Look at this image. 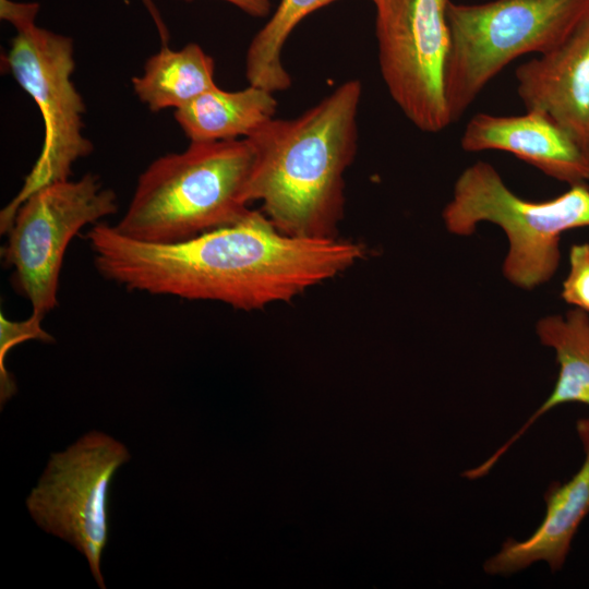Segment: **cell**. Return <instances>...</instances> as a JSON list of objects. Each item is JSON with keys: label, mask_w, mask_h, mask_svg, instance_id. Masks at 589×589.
Instances as JSON below:
<instances>
[{"label": "cell", "mask_w": 589, "mask_h": 589, "mask_svg": "<svg viewBox=\"0 0 589 589\" xmlns=\"http://www.w3.org/2000/svg\"><path fill=\"white\" fill-rule=\"evenodd\" d=\"M86 238L97 272L128 290L244 311L289 302L365 253L352 241L284 233L252 209L231 225L177 243L133 240L103 221Z\"/></svg>", "instance_id": "cell-1"}, {"label": "cell", "mask_w": 589, "mask_h": 589, "mask_svg": "<svg viewBox=\"0 0 589 589\" xmlns=\"http://www.w3.org/2000/svg\"><path fill=\"white\" fill-rule=\"evenodd\" d=\"M360 81L339 85L315 106L291 119L272 118L249 137L254 161L250 203L281 232L337 238L345 208V172L358 146Z\"/></svg>", "instance_id": "cell-2"}, {"label": "cell", "mask_w": 589, "mask_h": 589, "mask_svg": "<svg viewBox=\"0 0 589 589\" xmlns=\"http://www.w3.org/2000/svg\"><path fill=\"white\" fill-rule=\"evenodd\" d=\"M254 148L247 139L190 142L140 175L115 229L147 243H177L244 217Z\"/></svg>", "instance_id": "cell-3"}, {"label": "cell", "mask_w": 589, "mask_h": 589, "mask_svg": "<svg viewBox=\"0 0 589 589\" xmlns=\"http://www.w3.org/2000/svg\"><path fill=\"white\" fill-rule=\"evenodd\" d=\"M443 220L457 236L472 235L481 221L500 226L509 242L504 276L517 287L532 289L558 268L562 235L589 227V185H572L546 201H527L508 189L491 164L478 160L456 180Z\"/></svg>", "instance_id": "cell-4"}, {"label": "cell", "mask_w": 589, "mask_h": 589, "mask_svg": "<svg viewBox=\"0 0 589 589\" xmlns=\"http://www.w3.org/2000/svg\"><path fill=\"white\" fill-rule=\"evenodd\" d=\"M588 5L589 0L450 1L445 96L452 121H457L512 61L560 45Z\"/></svg>", "instance_id": "cell-5"}, {"label": "cell", "mask_w": 589, "mask_h": 589, "mask_svg": "<svg viewBox=\"0 0 589 589\" xmlns=\"http://www.w3.org/2000/svg\"><path fill=\"white\" fill-rule=\"evenodd\" d=\"M5 64L37 105L44 141L21 190L0 213L2 235L25 199L49 183L70 179L73 165L93 152V143L84 134L85 104L72 81L73 39L34 23L16 31Z\"/></svg>", "instance_id": "cell-6"}, {"label": "cell", "mask_w": 589, "mask_h": 589, "mask_svg": "<svg viewBox=\"0 0 589 589\" xmlns=\"http://www.w3.org/2000/svg\"><path fill=\"white\" fill-rule=\"evenodd\" d=\"M117 209L116 193L94 173L49 183L22 202L1 254L32 313L45 316L58 304L60 271L72 238Z\"/></svg>", "instance_id": "cell-7"}, {"label": "cell", "mask_w": 589, "mask_h": 589, "mask_svg": "<svg viewBox=\"0 0 589 589\" xmlns=\"http://www.w3.org/2000/svg\"><path fill=\"white\" fill-rule=\"evenodd\" d=\"M373 2L378 64L390 97L419 130H444L453 122L445 96L450 0Z\"/></svg>", "instance_id": "cell-8"}, {"label": "cell", "mask_w": 589, "mask_h": 589, "mask_svg": "<svg viewBox=\"0 0 589 589\" xmlns=\"http://www.w3.org/2000/svg\"><path fill=\"white\" fill-rule=\"evenodd\" d=\"M130 459L111 436L91 432L62 453L52 454L26 506L45 531L75 546L87 558L98 586L108 541V493L119 467Z\"/></svg>", "instance_id": "cell-9"}, {"label": "cell", "mask_w": 589, "mask_h": 589, "mask_svg": "<svg viewBox=\"0 0 589 589\" xmlns=\"http://www.w3.org/2000/svg\"><path fill=\"white\" fill-rule=\"evenodd\" d=\"M515 76L526 110L545 112L589 158V5L560 45L521 63Z\"/></svg>", "instance_id": "cell-10"}, {"label": "cell", "mask_w": 589, "mask_h": 589, "mask_svg": "<svg viewBox=\"0 0 589 589\" xmlns=\"http://www.w3.org/2000/svg\"><path fill=\"white\" fill-rule=\"evenodd\" d=\"M461 148L474 153L502 151L532 165L546 176L569 184H588L589 158L545 112L519 116L480 112L466 124Z\"/></svg>", "instance_id": "cell-11"}, {"label": "cell", "mask_w": 589, "mask_h": 589, "mask_svg": "<svg viewBox=\"0 0 589 589\" xmlns=\"http://www.w3.org/2000/svg\"><path fill=\"white\" fill-rule=\"evenodd\" d=\"M576 430L585 458L578 471L564 483H553L544 495L543 520L529 538L506 540L500 551L488 558V575L509 576L537 562L560 570L581 521L589 514V417L577 421Z\"/></svg>", "instance_id": "cell-12"}, {"label": "cell", "mask_w": 589, "mask_h": 589, "mask_svg": "<svg viewBox=\"0 0 589 589\" xmlns=\"http://www.w3.org/2000/svg\"><path fill=\"white\" fill-rule=\"evenodd\" d=\"M540 341L555 352L558 375L550 396L528 420L484 462L464 472L468 479L486 474L496 461L531 425L553 408L570 402L589 407V313L573 309L565 315H550L537 324Z\"/></svg>", "instance_id": "cell-13"}, {"label": "cell", "mask_w": 589, "mask_h": 589, "mask_svg": "<svg viewBox=\"0 0 589 589\" xmlns=\"http://www.w3.org/2000/svg\"><path fill=\"white\" fill-rule=\"evenodd\" d=\"M274 93L259 86L228 92L217 85L176 109L175 120L190 142H217L249 137L274 118Z\"/></svg>", "instance_id": "cell-14"}, {"label": "cell", "mask_w": 589, "mask_h": 589, "mask_svg": "<svg viewBox=\"0 0 589 589\" xmlns=\"http://www.w3.org/2000/svg\"><path fill=\"white\" fill-rule=\"evenodd\" d=\"M214 73V59L200 45L190 43L177 50L161 46L131 83L151 111L176 110L216 86Z\"/></svg>", "instance_id": "cell-15"}, {"label": "cell", "mask_w": 589, "mask_h": 589, "mask_svg": "<svg viewBox=\"0 0 589 589\" xmlns=\"http://www.w3.org/2000/svg\"><path fill=\"white\" fill-rule=\"evenodd\" d=\"M335 1L280 0L275 13L248 47L245 75L250 85L272 93L286 91L291 85V79L280 59L285 43L305 16Z\"/></svg>", "instance_id": "cell-16"}, {"label": "cell", "mask_w": 589, "mask_h": 589, "mask_svg": "<svg viewBox=\"0 0 589 589\" xmlns=\"http://www.w3.org/2000/svg\"><path fill=\"white\" fill-rule=\"evenodd\" d=\"M44 316L32 313L24 321L16 322L0 314V400L1 406L7 402L16 392L13 376L4 366L8 352L16 345L31 339L44 342L55 341L53 337L44 330L41 321Z\"/></svg>", "instance_id": "cell-17"}, {"label": "cell", "mask_w": 589, "mask_h": 589, "mask_svg": "<svg viewBox=\"0 0 589 589\" xmlns=\"http://www.w3.org/2000/svg\"><path fill=\"white\" fill-rule=\"evenodd\" d=\"M561 296L566 303L589 313V243L570 247L569 273Z\"/></svg>", "instance_id": "cell-18"}, {"label": "cell", "mask_w": 589, "mask_h": 589, "mask_svg": "<svg viewBox=\"0 0 589 589\" xmlns=\"http://www.w3.org/2000/svg\"><path fill=\"white\" fill-rule=\"evenodd\" d=\"M38 11L39 4L36 2L21 3L12 0H0L1 20L11 23L16 31L34 24Z\"/></svg>", "instance_id": "cell-19"}, {"label": "cell", "mask_w": 589, "mask_h": 589, "mask_svg": "<svg viewBox=\"0 0 589 589\" xmlns=\"http://www.w3.org/2000/svg\"><path fill=\"white\" fill-rule=\"evenodd\" d=\"M230 4H233L248 15L254 17L266 16L272 8L269 0H223Z\"/></svg>", "instance_id": "cell-20"}, {"label": "cell", "mask_w": 589, "mask_h": 589, "mask_svg": "<svg viewBox=\"0 0 589 589\" xmlns=\"http://www.w3.org/2000/svg\"><path fill=\"white\" fill-rule=\"evenodd\" d=\"M142 4L149 14L160 39L161 46H167L170 39L169 31L158 10L155 0H141Z\"/></svg>", "instance_id": "cell-21"}]
</instances>
